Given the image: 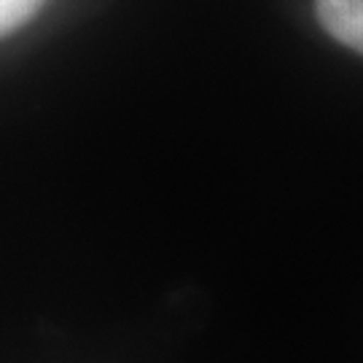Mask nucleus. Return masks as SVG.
<instances>
[{"label": "nucleus", "instance_id": "1", "mask_svg": "<svg viewBox=\"0 0 363 363\" xmlns=\"http://www.w3.org/2000/svg\"><path fill=\"white\" fill-rule=\"evenodd\" d=\"M315 11L331 38L363 54V0H315Z\"/></svg>", "mask_w": 363, "mask_h": 363}, {"label": "nucleus", "instance_id": "2", "mask_svg": "<svg viewBox=\"0 0 363 363\" xmlns=\"http://www.w3.org/2000/svg\"><path fill=\"white\" fill-rule=\"evenodd\" d=\"M46 0H0V38L25 27Z\"/></svg>", "mask_w": 363, "mask_h": 363}]
</instances>
